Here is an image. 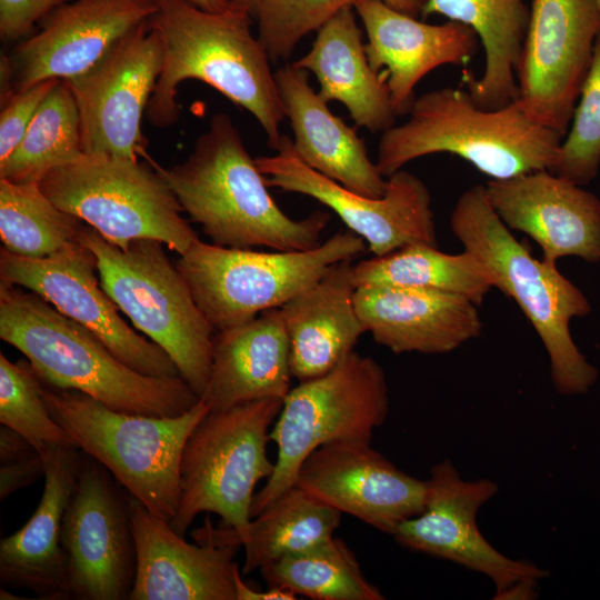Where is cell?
I'll return each instance as SVG.
<instances>
[{"label":"cell","instance_id":"obj_28","mask_svg":"<svg viewBox=\"0 0 600 600\" xmlns=\"http://www.w3.org/2000/svg\"><path fill=\"white\" fill-rule=\"evenodd\" d=\"M353 10L348 6L334 14L318 30L310 51L292 63L316 76L326 102H341L357 126L383 132L397 113L386 72L368 61Z\"/></svg>","mask_w":600,"mask_h":600},{"label":"cell","instance_id":"obj_34","mask_svg":"<svg viewBox=\"0 0 600 600\" xmlns=\"http://www.w3.org/2000/svg\"><path fill=\"white\" fill-rule=\"evenodd\" d=\"M86 224L58 208L39 183L0 179V237L3 248L24 258H47L78 241Z\"/></svg>","mask_w":600,"mask_h":600},{"label":"cell","instance_id":"obj_39","mask_svg":"<svg viewBox=\"0 0 600 600\" xmlns=\"http://www.w3.org/2000/svg\"><path fill=\"white\" fill-rule=\"evenodd\" d=\"M49 79L16 92L1 107L0 113V162L4 161L18 147L44 97L59 82Z\"/></svg>","mask_w":600,"mask_h":600},{"label":"cell","instance_id":"obj_43","mask_svg":"<svg viewBox=\"0 0 600 600\" xmlns=\"http://www.w3.org/2000/svg\"><path fill=\"white\" fill-rule=\"evenodd\" d=\"M538 581H520L507 590L496 594L494 599H533L537 596Z\"/></svg>","mask_w":600,"mask_h":600},{"label":"cell","instance_id":"obj_19","mask_svg":"<svg viewBox=\"0 0 600 600\" xmlns=\"http://www.w3.org/2000/svg\"><path fill=\"white\" fill-rule=\"evenodd\" d=\"M157 11L156 0H72L57 7L10 56L14 92L81 76Z\"/></svg>","mask_w":600,"mask_h":600},{"label":"cell","instance_id":"obj_38","mask_svg":"<svg viewBox=\"0 0 600 600\" xmlns=\"http://www.w3.org/2000/svg\"><path fill=\"white\" fill-rule=\"evenodd\" d=\"M42 453L22 434L1 424L0 500L44 476Z\"/></svg>","mask_w":600,"mask_h":600},{"label":"cell","instance_id":"obj_23","mask_svg":"<svg viewBox=\"0 0 600 600\" xmlns=\"http://www.w3.org/2000/svg\"><path fill=\"white\" fill-rule=\"evenodd\" d=\"M366 331L393 353L444 354L480 337L478 306L449 292L390 286L356 288Z\"/></svg>","mask_w":600,"mask_h":600},{"label":"cell","instance_id":"obj_15","mask_svg":"<svg viewBox=\"0 0 600 600\" xmlns=\"http://www.w3.org/2000/svg\"><path fill=\"white\" fill-rule=\"evenodd\" d=\"M162 61L161 36L148 20L91 69L64 81L79 110L84 154L138 160L144 148L141 119Z\"/></svg>","mask_w":600,"mask_h":600},{"label":"cell","instance_id":"obj_44","mask_svg":"<svg viewBox=\"0 0 600 600\" xmlns=\"http://www.w3.org/2000/svg\"><path fill=\"white\" fill-rule=\"evenodd\" d=\"M390 8L409 14L411 17H419L421 16L422 8L424 4V0H381Z\"/></svg>","mask_w":600,"mask_h":600},{"label":"cell","instance_id":"obj_20","mask_svg":"<svg viewBox=\"0 0 600 600\" xmlns=\"http://www.w3.org/2000/svg\"><path fill=\"white\" fill-rule=\"evenodd\" d=\"M484 188L500 220L531 238L546 262L600 263V199L591 191L548 169L489 179Z\"/></svg>","mask_w":600,"mask_h":600},{"label":"cell","instance_id":"obj_37","mask_svg":"<svg viewBox=\"0 0 600 600\" xmlns=\"http://www.w3.org/2000/svg\"><path fill=\"white\" fill-rule=\"evenodd\" d=\"M354 0H263L258 9V39L270 60L287 59L297 43L318 31Z\"/></svg>","mask_w":600,"mask_h":600},{"label":"cell","instance_id":"obj_24","mask_svg":"<svg viewBox=\"0 0 600 600\" xmlns=\"http://www.w3.org/2000/svg\"><path fill=\"white\" fill-rule=\"evenodd\" d=\"M39 451L46 469L43 493L28 522L0 542V581L39 599H69L61 526L86 453L74 446L56 444Z\"/></svg>","mask_w":600,"mask_h":600},{"label":"cell","instance_id":"obj_27","mask_svg":"<svg viewBox=\"0 0 600 600\" xmlns=\"http://www.w3.org/2000/svg\"><path fill=\"white\" fill-rule=\"evenodd\" d=\"M352 259L332 266L280 308L299 381L326 374L353 351L366 328L354 302Z\"/></svg>","mask_w":600,"mask_h":600},{"label":"cell","instance_id":"obj_10","mask_svg":"<svg viewBox=\"0 0 600 600\" xmlns=\"http://www.w3.org/2000/svg\"><path fill=\"white\" fill-rule=\"evenodd\" d=\"M364 248L366 241L349 229L297 251L224 248L198 239L180 254L177 267L207 320L220 331L281 308Z\"/></svg>","mask_w":600,"mask_h":600},{"label":"cell","instance_id":"obj_3","mask_svg":"<svg viewBox=\"0 0 600 600\" xmlns=\"http://www.w3.org/2000/svg\"><path fill=\"white\" fill-rule=\"evenodd\" d=\"M0 338L24 354L46 384L80 391L117 411L177 417L200 399L183 378L136 371L42 297L2 281Z\"/></svg>","mask_w":600,"mask_h":600},{"label":"cell","instance_id":"obj_1","mask_svg":"<svg viewBox=\"0 0 600 600\" xmlns=\"http://www.w3.org/2000/svg\"><path fill=\"white\" fill-rule=\"evenodd\" d=\"M156 1L149 24L161 36L163 61L146 109L148 121L158 128L176 123L178 86L196 79L249 111L277 150L286 117L270 58L251 33L253 18L237 8L209 12L187 0Z\"/></svg>","mask_w":600,"mask_h":600},{"label":"cell","instance_id":"obj_4","mask_svg":"<svg viewBox=\"0 0 600 600\" xmlns=\"http://www.w3.org/2000/svg\"><path fill=\"white\" fill-rule=\"evenodd\" d=\"M449 223L463 250L486 266L494 288L517 303L537 332L556 391L562 396L587 393L599 372L580 351L570 330L574 318L587 317L592 310L583 291L557 264L534 258L514 238L490 206L483 184L459 196Z\"/></svg>","mask_w":600,"mask_h":600},{"label":"cell","instance_id":"obj_2","mask_svg":"<svg viewBox=\"0 0 600 600\" xmlns=\"http://www.w3.org/2000/svg\"><path fill=\"white\" fill-rule=\"evenodd\" d=\"M144 154L213 244L297 251L321 243L330 214L314 211L301 220L287 216L270 196L266 176L228 114L211 118L208 130L181 163L164 169L146 150Z\"/></svg>","mask_w":600,"mask_h":600},{"label":"cell","instance_id":"obj_9","mask_svg":"<svg viewBox=\"0 0 600 600\" xmlns=\"http://www.w3.org/2000/svg\"><path fill=\"white\" fill-rule=\"evenodd\" d=\"M383 368L354 350L323 376L299 381L282 400L269 432L277 446L271 476L254 493L256 517L296 484L303 461L318 448L346 441L371 442L389 413Z\"/></svg>","mask_w":600,"mask_h":600},{"label":"cell","instance_id":"obj_42","mask_svg":"<svg viewBox=\"0 0 600 600\" xmlns=\"http://www.w3.org/2000/svg\"><path fill=\"white\" fill-rule=\"evenodd\" d=\"M13 67L10 56L1 52L0 57V102L4 106L14 94Z\"/></svg>","mask_w":600,"mask_h":600},{"label":"cell","instance_id":"obj_14","mask_svg":"<svg viewBox=\"0 0 600 600\" xmlns=\"http://www.w3.org/2000/svg\"><path fill=\"white\" fill-rule=\"evenodd\" d=\"M599 33L596 0H532L516 74L532 120L566 136Z\"/></svg>","mask_w":600,"mask_h":600},{"label":"cell","instance_id":"obj_30","mask_svg":"<svg viewBox=\"0 0 600 600\" xmlns=\"http://www.w3.org/2000/svg\"><path fill=\"white\" fill-rule=\"evenodd\" d=\"M352 279L356 288L390 286L454 293L478 307L494 288L489 270L470 252L446 253L422 242L352 264Z\"/></svg>","mask_w":600,"mask_h":600},{"label":"cell","instance_id":"obj_5","mask_svg":"<svg viewBox=\"0 0 600 600\" xmlns=\"http://www.w3.org/2000/svg\"><path fill=\"white\" fill-rule=\"evenodd\" d=\"M408 120L382 132L377 168L389 177L412 160L457 156L490 179L553 170L563 136L532 120L516 99L479 108L467 90L444 87L414 99Z\"/></svg>","mask_w":600,"mask_h":600},{"label":"cell","instance_id":"obj_26","mask_svg":"<svg viewBox=\"0 0 600 600\" xmlns=\"http://www.w3.org/2000/svg\"><path fill=\"white\" fill-rule=\"evenodd\" d=\"M290 341L280 308L216 331L202 398L211 411L258 399H282L291 389Z\"/></svg>","mask_w":600,"mask_h":600},{"label":"cell","instance_id":"obj_45","mask_svg":"<svg viewBox=\"0 0 600 600\" xmlns=\"http://www.w3.org/2000/svg\"><path fill=\"white\" fill-rule=\"evenodd\" d=\"M194 6L209 12H224L233 7L228 0H187Z\"/></svg>","mask_w":600,"mask_h":600},{"label":"cell","instance_id":"obj_35","mask_svg":"<svg viewBox=\"0 0 600 600\" xmlns=\"http://www.w3.org/2000/svg\"><path fill=\"white\" fill-rule=\"evenodd\" d=\"M0 422L38 450L47 444L74 446L52 418L41 396V382L29 361L11 362L0 353ZM76 447V446H74Z\"/></svg>","mask_w":600,"mask_h":600},{"label":"cell","instance_id":"obj_31","mask_svg":"<svg viewBox=\"0 0 600 600\" xmlns=\"http://www.w3.org/2000/svg\"><path fill=\"white\" fill-rule=\"evenodd\" d=\"M341 514L294 484L251 520L241 544L246 553L243 572L260 570L331 538Z\"/></svg>","mask_w":600,"mask_h":600},{"label":"cell","instance_id":"obj_21","mask_svg":"<svg viewBox=\"0 0 600 600\" xmlns=\"http://www.w3.org/2000/svg\"><path fill=\"white\" fill-rule=\"evenodd\" d=\"M136 577L129 600H237L239 546L189 543L130 496Z\"/></svg>","mask_w":600,"mask_h":600},{"label":"cell","instance_id":"obj_36","mask_svg":"<svg viewBox=\"0 0 600 600\" xmlns=\"http://www.w3.org/2000/svg\"><path fill=\"white\" fill-rule=\"evenodd\" d=\"M600 168V33L569 129L552 172L578 184L590 183Z\"/></svg>","mask_w":600,"mask_h":600},{"label":"cell","instance_id":"obj_11","mask_svg":"<svg viewBox=\"0 0 600 600\" xmlns=\"http://www.w3.org/2000/svg\"><path fill=\"white\" fill-rule=\"evenodd\" d=\"M39 187L58 208L122 249L133 240L152 239L180 256L199 239L151 163L83 153L49 170Z\"/></svg>","mask_w":600,"mask_h":600},{"label":"cell","instance_id":"obj_22","mask_svg":"<svg viewBox=\"0 0 600 600\" xmlns=\"http://www.w3.org/2000/svg\"><path fill=\"white\" fill-rule=\"evenodd\" d=\"M353 9L367 32L364 50L371 68H386L397 116L409 112L414 88L426 74L444 64L467 66L477 52L478 36L461 22L429 24L381 0H354Z\"/></svg>","mask_w":600,"mask_h":600},{"label":"cell","instance_id":"obj_16","mask_svg":"<svg viewBox=\"0 0 600 600\" xmlns=\"http://www.w3.org/2000/svg\"><path fill=\"white\" fill-rule=\"evenodd\" d=\"M94 253L79 240L47 258L0 250V281L33 291L96 334L122 362L151 377H181L170 356L137 333L102 289Z\"/></svg>","mask_w":600,"mask_h":600},{"label":"cell","instance_id":"obj_33","mask_svg":"<svg viewBox=\"0 0 600 600\" xmlns=\"http://www.w3.org/2000/svg\"><path fill=\"white\" fill-rule=\"evenodd\" d=\"M82 154L79 110L69 86L60 80L40 103L18 147L0 162V179L39 183L49 170Z\"/></svg>","mask_w":600,"mask_h":600},{"label":"cell","instance_id":"obj_7","mask_svg":"<svg viewBox=\"0 0 600 600\" xmlns=\"http://www.w3.org/2000/svg\"><path fill=\"white\" fill-rule=\"evenodd\" d=\"M41 382L52 418L74 446L102 464L147 509L171 522L179 506V464L184 444L210 412L200 398L177 417L113 410L77 390Z\"/></svg>","mask_w":600,"mask_h":600},{"label":"cell","instance_id":"obj_41","mask_svg":"<svg viewBox=\"0 0 600 600\" xmlns=\"http://www.w3.org/2000/svg\"><path fill=\"white\" fill-rule=\"evenodd\" d=\"M237 600H296L298 596L287 589L270 586L267 590L249 587L241 578L240 570L236 573Z\"/></svg>","mask_w":600,"mask_h":600},{"label":"cell","instance_id":"obj_18","mask_svg":"<svg viewBox=\"0 0 600 600\" xmlns=\"http://www.w3.org/2000/svg\"><path fill=\"white\" fill-rule=\"evenodd\" d=\"M296 486L390 536L424 510L427 496V480L406 473L362 441L318 448L303 461Z\"/></svg>","mask_w":600,"mask_h":600},{"label":"cell","instance_id":"obj_8","mask_svg":"<svg viewBox=\"0 0 600 600\" xmlns=\"http://www.w3.org/2000/svg\"><path fill=\"white\" fill-rule=\"evenodd\" d=\"M78 240L94 253L106 293L136 329L170 356L181 378L201 397L210 376L216 330L163 243L138 239L122 249L87 223Z\"/></svg>","mask_w":600,"mask_h":600},{"label":"cell","instance_id":"obj_29","mask_svg":"<svg viewBox=\"0 0 600 600\" xmlns=\"http://www.w3.org/2000/svg\"><path fill=\"white\" fill-rule=\"evenodd\" d=\"M532 0H424L421 16L439 14L470 27L484 51L479 78L462 71V83L482 109H500L518 97L517 69Z\"/></svg>","mask_w":600,"mask_h":600},{"label":"cell","instance_id":"obj_17","mask_svg":"<svg viewBox=\"0 0 600 600\" xmlns=\"http://www.w3.org/2000/svg\"><path fill=\"white\" fill-rule=\"evenodd\" d=\"M498 490L492 480H467L451 461L438 462L427 479L424 510L401 522L392 537L411 551L488 577L496 586V594L520 581L548 578V570L502 554L481 534L476 521L478 511Z\"/></svg>","mask_w":600,"mask_h":600},{"label":"cell","instance_id":"obj_25","mask_svg":"<svg viewBox=\"0 0 600 600\" xmlns=\"http://www.w3.org/2000/svg\"><path fill=\"white\" fill-rule=\"evenodd\" d=\"M274 80L293 131L294 154L351 191L371 198L384 196L388 182L368 157L364 140L330 111L309 84L307 70L287 64L274 72Z\"/></svg>","mask_w":600,"mask_h":600},{"label":"cell","instance_id":"obj_32","mask_svg":"<svg viewBox=\"0 0 600 600\" xmlns=\"http://www.w3.org/2000/svg\"><path fill=\"white\" fill-rule=\"evenodd\" d=\"M269 586L314 600H383L347 543L334 536L260 569Z\"/></svg>","mask_w":600,"mask_h":600},{"label":"cell","instance_id":"obj_6","mask_svg":"<svg viewBox=\"0 0 600 600\" xmlns=\"http://www.w3.org/2000/svg\"><path fill=\"white\" fill-rule=\"evenodd\" d=\"M282 399L267 398L211 411L189 436L179 464V506L170 524L183 536L197 516L212 512L210 522L192 532L196 542L241 546L251 517L254 489L273 469L267 453L270 427Z\"/></svg>","mask_w":600,"mask_h":600},{"label":"cell","instance_id":"obj_46","mask_svg":"<svg viewBox=\"0 0 600 600\" xmlns=\"http://www.w3.org/2000/svg\"><path fill=\"white\" fill-rule=\"evenodd\" d=\"M229 3L239 10H242L247 13H249L254 20L258 12V9L260 7V3L263 0H228Z\"/></svg>","mask_w":600,"mask_h":600},{"label":"cell","instance_id":"obj_47","mask_svg":"<svg viewBox=\"0 0 600 600\" xmlns=\"http://www.w3.org/2000/svg\"><path fill=\"white\" fill-rule=\"evenodd\" d=\"M596 1H597V3H598L599 9H600V0H596Z\"/></svg>","mask_w":600,"mask_h":600},{"label":"cell","instance_id":"obj_12","mask_svg":"<svg viewBox=\"0 0 600 600\" xmlns=\"http://www.w3.org/2000/svg\"><path fill=\"white\" fill-rule=\"evenodd\" d=\"M129 498L102 464L84 454L61 526L69 599H129L136 577Z\"/></svg>","mask_w":600,"mask_h":600},{"label":"cell","instance_id":"obj_13","mask_svg":"<svg viewBox=\"0 0 600 600\" xmlns=\"http://www.w3.org/2000/svg\"><path fill=\"white\" fill-rule=\"evenodd\" d=\"M276 151L274 156L254 159L268 187L301 193L327 206L366 241L373 256H384L411 243L438 246L430 191L413 173L396 171L387 179L384 196L371 198L303 163L286 134Z\"/></svg>","mask_w":600,"mask_h":600},{"label":"cell","instance_id":"obj_40","mask_svg":"<svg viewBox=\"0 0 600 600\" xmlns=\"http://www.w3.org/2000/svg\"><path fill=\"white\" fill-rule=\"evenodd\" d=\"M72 0H0V37L13 42L31 33L34 26L57 7Z\"/></svg>","mask_w":600,"mask_h":600}]
</instances>
